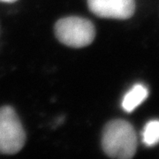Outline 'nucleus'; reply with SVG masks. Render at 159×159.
Instances as JSON below:
<instances>
[{"label": "nucleus", "instance_id": "nucleus-1", "mask_svg": "<svg viewBox=\"0 0 159 159\" xmlns=\"http://www.w3.org/2000/svg\"><path fill=\"white\" fill-rule=\"evenodd\" d=\"M105 154L113 158L127 159L134 156L137 148L136 133L129 122L115 119L105 125L102 138Z\"/></svg>", "mask_w": 159, "mask_h": 159}, {"label": "nucleus", "instance_id": "nucleus-7", "mask_svg": "<svg viewBox=\"0 0 159 159\" xmlns=\"http://www.w3.org/2000/svg\"><path fill=\"white\" fill-rule=\"evenodd\" d=\"M0 1H3V2H7V3H11V2H15L17 0H0Z\"/></svg>", "mask_w": 159, "mask_h": 159}, {"label": "nucleus", "instance_id": "nucleus-4", "mask_svg": "<svg viewBox=\"0 0 159 159\" xmlns=\"http://www.w3.org/2000/svg\"><path fill=\"white\" fill-rule=\"evenodd\" d=\"M88 6L99 17L125 20L134 15L135 0H88Z\"/></svg>", "mask_w": 159, "mask_h": 159}, {"label": "nucleus", "instance_id": "nucleus-2", "mask_svg": "<svg viewBox=\"0 0 159 159\" xmlns=\"http://www.w3.org/2000/svg\"><path fill=\"white\" fill-rule=\"evenodd\" d=\"M55 34L65 45L82 48L94 41L96 30L90 20L73 16L61 19L56 23Z\"/></svg>", "mask_w": 159, "mask_h": 159}, {"label": "nucleus", "instance_id": "nucleus-3", "mask_svg": "<svg viewBox=\"0 0 159 159\" xmlns=\"http://www.w3.org/2000/svg\"><path fill=\"white\" fill-rule=\"evenodd\" d=\"M26 140L25 131L14 110L10 106L0 108V153L19 152Z\"/></svg>", "mask_w": 159, "mask_h": 159}, {"label": "nucleus", "instance_id": "nucleus-6", "mask_svg": "<svg viewBox=\"0 0 159 159\" xmlns=\"http://www.w3.org/2000/svg\"><path fill=\"white\" fill-rule=\"evenodd\" d=\"M142 141L147 146H154L159 142V120L149 121L142 132Z\"/></svg>", "mask_w": 159, "mask_h": 159}, {"label": "nucleus", "instance_id": "nucleus-5", "mask_svg": "<svg viewBox=\"0 0 159 159\" xmlns=\"http://www.w3.org/2000/svg\"><path fill=\"white\" fill-rule=\"evenodd\" d=\"M148 92L146 87L142 84H136L128 91L122 101V107L127 112H132L139 106L147 97Z\"/></svg>", "mask_w": 159, "mask_h": 159}]
</instances>
